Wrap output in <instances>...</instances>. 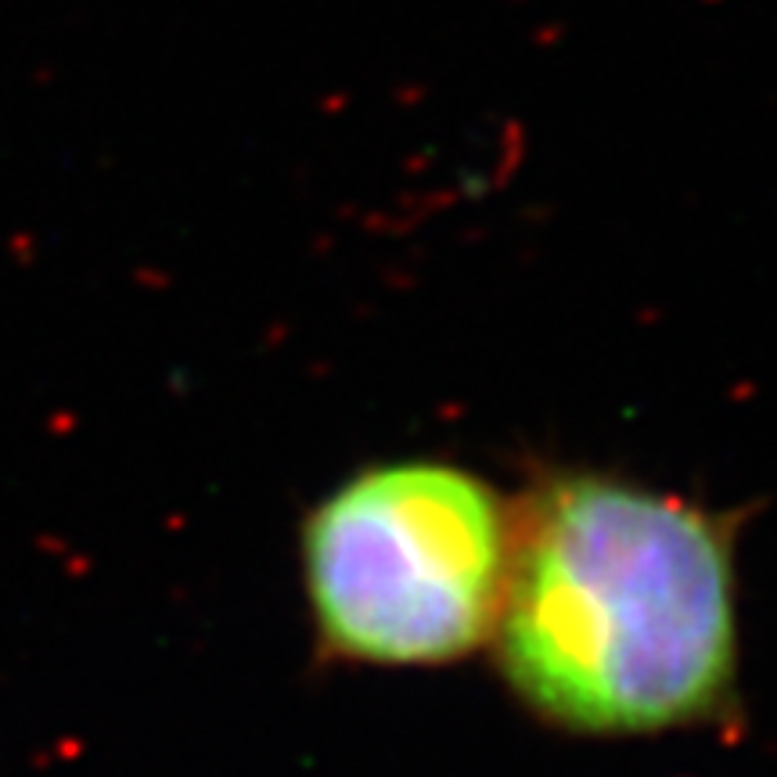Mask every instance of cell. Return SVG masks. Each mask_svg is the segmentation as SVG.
Wrapping results in <instances>:
<instances>
[{
    "label": "cell",
    "mask_w": 777,
    "mask_h": 777,
    "mask_svg": "<svg viewBox=\"0 0 777 777\" xmlns=\"http://www.w3.org/2000/svg\"><path fill=\"white\" fill-rule=\"evenodd\" d=\"M735 547V515L608 471H544L511 508L500 677L572 735L724 720L741 663Z\"/></svg>",
    "instance_id": "obj_1"
},
{
    "label": "cell",
    "mask_w": 777,
    "mask_h": 777,
    "mask_svg": "<svg viewBox=\"0 0 777 777\" xmlns=\"http://www.w3.org/2000/svg\"><path fill=\"white\" fill-rule=\"evenodd\" d=\"M511 505L471 468H360L302 522V584L331 659L447 666L494 637Z\"/></svg>",
    "instance_id": "obj_2"
}]
</instances>
